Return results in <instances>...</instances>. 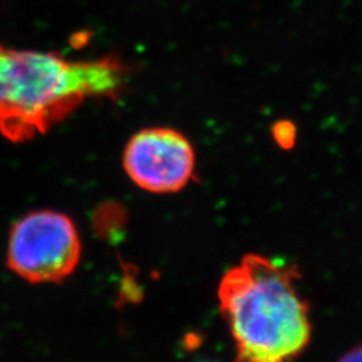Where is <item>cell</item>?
<instances>
[{
	"instance_id": "3957f363",
	"label": "cell",
	"mask_w": 362,
	"mask_h": 362,
	"mask_svg": "<svg viewBox=\"0 0 362 362\" xmlns=\"http://www.w3.org/2000/svg\"><path fill=\"white\" fill-rule=\"evenodd\" d=\"M81 254L73 220L55 211H35L13 224L7 263L28 284H58L77 269Z\"/></svg>"
},
{
	"instance_id": "6da1fadb",
	"label": "cell",
	"mask_w": 362,
	"mask_h": 362,
	"mask_svg": "<svg viewBox=\"0 0 362 362\" xmlns=\"http://www.w3.org/2000/svg\"><path fill=\"white\" fill-rule=\"evenodd\" d=\"M299 278L296 264L258 254L243 257L223 275L220 314L239 361L294 360L309 346L310 306L298 291Z\"/></svg>"
},
{
	"instance_id": "5b68a950",
	"label": "cell",
	"mask_w": 362,
	"mask_h": 362,
	"mask_svg": "<svg viewBox=\"0 0 362 362\" xmlns=\"http://www.w3.org/2000/svg\"><path fill=\"white\" fill-rule=\"evenodd\" d=\"M274 137L276 143L284 148H290L296 141V129L294 125L290 122H278L274 127Z\"/></svg>"
},
{
	"instance_id": "277c9868",
	"label": "cell",
	"mask_w": 362,
	"mask_h": 362,
	"mask_svg": "<svg viewBox=\"0 0 362 362\" xmlns=\"http://www.w3.org/2000/svg\"><path fill=\"white\" fill-rule=\"evenodd\" d=\"M189 140L170 128L136 133L124 152V169L130 180L152 194H175L188 185L194 172Z\"/></svg>"
},
{
	"instance_id": "7a4b0ae2",
	"label": "cell",
	"mask_w": 362,
	"mask_h": 362,
	"mask_svg": "<svg viewBox=\"0 0 362 362\" xmlns=\"http://www.w3.org/2000/svg\"><path fill=\"white\" fill-rule=\"evenodd\" d=\"M125 76L115 58L70 61L0 45V133L13 143L45 134L88 98H113Z\"/></svg>"
},
{
	"instance_id": "8992f818",
	"label": "cell",
	"mask_w": 362,
	"mask_h": 362,
	"mask_svg": "<svg viewBox=\"0 0 362 362\" xmlns=\"http://www.w3.org/2000/svg\"><path fill=\"white\" fill-rule=\"evenodd\" d=\"M342 360L345 361H362V346H357L356 349L350 350L349 353H346Z\"/></svg>"
}]
</instances>
